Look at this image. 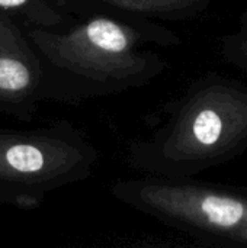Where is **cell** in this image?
<instances>
[{"mask_svg":"<svg viewBox=\"0 0 247 248\" xmlns=\"http://www.w3.org/2000/svg\"><path fill=\"white\" fill-rule=\"evenodd\" d=\"M22 39H0V100L15 105L32 97L36 92L39 73L23 52Z\"/></svg>","mask_w":247,"mask_h":248,"instance_id":"cell-4","label":"cell"},{"mask_svg":"<svg viewBox=\"0 0 247 248\" xmlns=\"http://www.w3.org/2000/svg\"><path fill=\"white\" fill-rule=\"evenodd\" d=\"M95 151L77 134L60 128L33 132H0V195L16 192V202L86 177Z\"/></svg>","mask_w":247,"mask_h":248,"instance_id":"cell-2","label":"cell"},{"mask_svg":"<svg viewBox=\"0 0 247 248\" xmlns=\"http://www.w3.org/2000/svg\"><path fill=\"white\" fill-rule=\"evenodd\" d=\"M114 4L119 9L130 10L134 13L153 15V16H167L176 15L201 0H102Z\"/></svg>","mask_w":247,"mask_h":248,"instance_id":"cell-5","label":"cell"},{"mask_svg":"<svg viewBox=\"0 0 247 248\" xmlns=\"http://www.w3.org/2000/svg\"><path fill=\"white\" fill-rule=\"evenodd\" d=\"M36 4H44L41 0H0V9L9 10V12H20L28 13L29 7H36Z\"/></svg>","mask_w":247,"mask_h":248,"instance_id":"cell-6","label":"cell"},{"mask_svg":"<svg viewBox=\"0 0 247 248\" xmlns=\"http://www.w3.org/2000/svg\"><path fill=\"white\" fill-rule=\"evenodd\" d=\"M112 195L154 218L247 243V201L188 185L151 179L116 182Z\"/></svg>","mask_w":247,"mask_h":248,"instance_id":"cell-3","label":"cell"},{"mask_svg":"<svg viewBox=\"0 0 247 248\" xmlns=\"http://www.w3.org/2000/svg\"><path fill=\"white\" fill-rule=\"evenodd\" d=\"M31 42L61 71L106 90L140 83L153 57L138 49L137 32L109 17H93L66 33L29 31Z\"/></svg>","mask_w":247,"mask_h":248,"instance_id":"cell-1","label":"cell"}]
</instances>
